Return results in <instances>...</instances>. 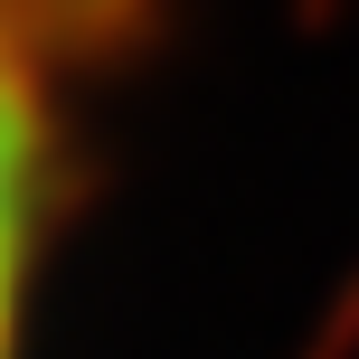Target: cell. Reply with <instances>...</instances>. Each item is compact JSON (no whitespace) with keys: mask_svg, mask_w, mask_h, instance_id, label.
<instances>
[{"mask_svg":"<svg viewBox=\"0 0 359 359\" xmlns=\"http://www.w3.org/2000/svg\"><path fill=\"white\" fill-rule=\"evenodd\" d=\"M29 227H38V95L0 57V359L19 331V284H29Z\"/></svg>","mask_w":359,"mask_h":359,"instance_id":"6da1fadb","label":"cell"}]
</instances>
